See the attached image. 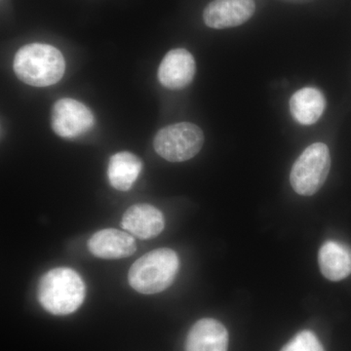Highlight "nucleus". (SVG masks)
I'll list each match as a JSON object with an SVG mask.
<instances>
[{
    "label": "nucleus",
    "instance_id": "obj_1",
    "mask_svg": "<svg viewBox=\"0 0 351 351\" xmlns=\"http://www.w3.org/2000/svg\"><path fill=\"white\" fill-rule=\"evenodd\" d=\"M13 69L21 82L34 87H47L62 80L66 62L56 47L48 44L32 43L16 53Z\"/></svg>",
    "mask_w": 351,
    "mask_h": 351
},
{
    "label": "nucleus",
    "instance_id": "obj_2",
    "mask_svg": "<svg viewBox=\"0 0 351 351\" xmlns=\"http://www.w3.org/2000/svg\"><path fill=\"white\" fill-rule=\"evenodd\" d=\"M86 289L82 276L69 267H56L39 280L38 298L41 306L54 315H68L84 302Z\"/></svg>",
    "mask_w": 351,
    "mask_h": 351
},
{
    "label": "nucleus",
    "instance_id": "obj_3",
    "mask_svg": "<svg viewBox=\"0 0 351 351\" xmlns=\"http://www.w3.org/2000/svg\"><path fill=\"white\" fill-rule=\"evenodd\" d=\"M179 265V258L172 249L149 252L138 258L129 269V284L141 294L163 292L174 282Z\"/></svg>",
    "mask_w": 351,
    "mask_h": 351
},
{
    "label": "nucleus",
    "instance_id": "obj_4",
    "mask_svg": "<svg viewBox=\"0 0 351 351\" xmlns=\"http://www.w3.org/2000/svg\"><path fill=\"white\" fill-rule=\"evenodd\" d=\"M330 168L331 156L327 145L322 143L309 145L293 165L291 186L298 195H315L326 182Z\"/></svg>",
    "mask_w": 351,
    "mask_h": 351
},
{
    "label": "nucleus",
    "instance_id": "obj_5",
    "mask_svg": "<svg viewBox=\"0 0 351 351\" xmlns=\"http://www.w3.org/2000/svg\"><path fill=\"white\" fill-rule=\"evenodd\" d=\"M204 144L199 127L189 122L166 126L157 132L154 147L158 156L170 162H184L195 157Z\"/></svg>",
    "mask_w": 351,
    "mask_h": 351
},
{
    "label": "nucleus",
    "instance_id": "obj_6",
    "mask_svg": "<svg viewBox=\"0 0 351 351\" xmlns=\"http://www.w3.org/2000/svg\"><path fill=\"white\" fill-rule=\"evenodd\" d=\"M94 123L93 113L80 101L64 98L57 101L53 106L51 126L60 137H80L91 130Z\"/></svg>",
    "mask_w": 351,
    "mask_h": 351
},
{
    "label": "nucleus",
    "instance_id": "obj_7",
    "mask_svg": "<svg viewBox=\"0 0 351 351\" xmlns=\"http://www.w3.org/2000/svg\"><path fill=\"white\" fill-rule=\"evenodd\" d=\"M255 10L254 0H213L205 8L203 19L212 29H228L246 23Z\"/></svg>",
    "mask_w": 351,
    "mask_h": 351
},
{
    "label": "nucleus",
    "instance_id": "obj_8",
    "mask_svg": "<svg viewBox=\"0 0 351 351\" xmlns=\"http://www.w3.org/2000/svg\"><path fill=\"white\" fill-rule=\"evenodd\" d=\"M196 71L195 58L188 50L178 48L169 51L158 69V80L164 87L181 90L193 82Z\"/></svg>",
    "mask_w": 351,
    "mask_h": 351
},
{
    "label": "nucleus",
    "instance_id": "obj_9",
    "mask_svg": "<svg viewBox=\"0 0 351 351\" xmlns=\"http://www.w3.org/2000/svg\"><path fill=\"white\" fill-rule=\"evenodd\" d=\"M121 226L138 239H152L160 234L165 226L163 214L149 204H135L126 210Z\"/></svg>",
    "mask_w": 351,
    "mask_h": 351
},
{
    "label": "nucleus",
    "instance_id": "obj_10",
    "mask_svg": "<svg viewBox=\"0 0 351 351\" xmlns=\"http://www.w3.org/2000/svg\"><path fill=\"white\" fill-rule=\"evenodd\" d=\"M87 245L95 257L108 260L130 257L137 250L134 237L115 228H105L94 233Z\"/></svg>",
    "mask_w": 351,
    "mask_h": 351
},
{
    "label": "nucleus",
    "instance_id": "obj_11",
    "mask_svg": "<svg viewBox=\"0 0 351 351\" xmlns=\"http://www.w3.org/2000/svg\"><path fill=\"white\" fill-rule=\"evenodd\" d=\"M228 332L218 320L204 318L189 332L186 351H228Z\"/></svg>",
    "mask_w": 351,
    "mask_h": 351
},
{
    "label": "nucleus",
    "instance_id": "obj_12",
    "mask_svg": "<svg viewBox=\"0 0 351 351\" xmlns=\"http://www.w3.org/2000/svg\"><path fill=\"white\" fill-rule=\"evenodd\" d=\"M323 276L331 281H341L351 274V248L337 241H327L318 253Z\"/></svg>",
    "mask_w": 351,
    "mask_h": 351
},
{
    "label": "nucleus",
    "instance_id": "obj_13",
    "mask_svg": "<svg viewBox=\"0 0 351 351\" xmlns=\"http://www.w3.org/2000/svg\"><path fill=\"white\" fill-rule=\"evenodd\" d=\"M325 108V97L316 88H302L295 92L290 100L291 113L302 125H313L317 122Z\"/></svg>",
    "mask_w": 351,
    "mask_h": 351
},
{
    "label": "nucleus",
    "instance_id": "obj_14",
    "mask_svg": "<svg viewBox=\"0 0 351 351\" xmlns=\"http://www.w3.org/2000/svg\"><path fill=\"white\" fill-rule=\"evenodd\" d=\"M142 169V161L135 154L128 152H119L110 157L108 162V181L117 191H130Z\"/></svg>",
    "mask_w": 351,
    "mask_h": 351
},
{
    "label": "nucleus",
    "instance_id": "obj_15",
    "mask_svg": "<svg viewBox=\"0 0 351 351\" xmlns=\"http://www.w3.org/2000/svg\"><path fill=\"white\" fill-rule=\"evenodd\" d=\"M281 351H325L319 339L311 331H302L295 335Z\"/></svg>",
    "mask_w": 351,
    "mask_h": 351
}]
</instances>
